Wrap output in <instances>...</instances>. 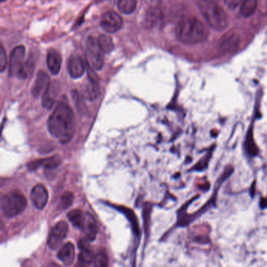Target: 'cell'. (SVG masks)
I'll return each instance as SVG.
<instances>
[{"label":"cell","mask_w":267,"mask_h":267,"mask_svg":"<svg viewBox=\"0 0 267 267\" xmlns=\"http://www.w3.org/2000/svg\"><path fill=\"white\" fill-rule=\"evenodd\" d=\"M48 130L53 137L61 143L72 140L75 133L73 110L65 101H61L48 119Z\"/></svg>","instance_id":"cell-1"},{"label":"cell","mask_w":267,"mask_h":267,"mask_svg":"<svg viewBox=\"0 0 267 267\" xmlns=\"http://www.w3.org/2000/svg\"><path fill=\"white\" fill-rule=\"evenodd\" d=\"M176 35L180 42L187 45L198 44L206 40L209 31L205 24L194 17H184L176 27Z\"/></svg>","instance_id":"cell-2"},{"label":"cell","mask_w":267,"mask_h":267,"mask_svg":"<svg viewBox=\"0 0 267 267\" xmlns=\"http://www.w3.org/2000/svg\"><path fill=\"white\" fill-rule=\"evenodd\" d=\"M201 13L211 28L217 31H223L227 28V14L216 2L205 1L200 5Z\"/></svg>","instance_id":"cell-3"},{"label":"cell","mask_w":267,"mask_h":267,"mask_svg":"<svg viewBox=\"0 0 267 267\" xmlns=\"http://www.w3.org/2000/svg\"><path fill=\"white\" fill-rule=\"evenodd\" d=\"M27 199L18 191H10L1 198V211L4 217L11 219L24 212Z\"/></svg>","instance_id":"cell-4"},{"label":"cell","mask_w":267,"mask_h":267,"mask_svg":"<svg viewBox=\"0 0 267 267\" xmlns=\"http://www.w3.org/2000/svg\"><path fill=\"white\" fill-rule=\"evenodd\" d=\"M68 232V225L66 222L57 223L50 231L48 236L47 245L52 250H57L61 247L64 240L66 238Z\"/></svg>","instance_id":"cell-5"},{"label":"cell","mask_w":267,"mask_h":267,"mask_svg":"<svg viewBox=\"0 0 267 267\" xmlns=\"http://www.w3.org/2000/svg\"><path fill=\"white\" fill-rule=\"evenodd\" d=\"M86 60L89 66L94 68L95 71L102 69L104 66L102 51L100 50L99 46L97 44V40H95L94 38H89L87 42Z\"/></svg>","instance_id":"cell-6"},{"label":"cell","mask_w":267,"mask_h":267,"mask_svg":"<svg viewBox=\"0 0 267 267\" xmlns=\"http://www.w3.org/2000/svg\"><path fill=\"white\" fill-rule=\"evenodd\" d=\"M25 49L23 46H16L12 50L9 57V76H19L24 65Z\"/></svg>","instance_id":"cell-7"},{"label":"cell","mask_w":267,"mask_h":267,"mask_svg":"<svg viewBox=\"0 0 267 267\" xmlns=\"http://www.w3.org/2000/svg\"><path fill=\"white\" fill-rule=\"evenodd\" d=\"M123 18L116 12L108 11L103 15L101 20V26L104 31L108 33H116L121 29Z\"/></svg>","instance_id":"cell-8"},{"label":"cell","mask_w":267,"mask_h":267,"mask_svg":"<svg viewBox=\"0 0 267 267\" xmlns=\"http://www.w3.org/2000/svg\"><path fill=\"white\" fill-rule=\"evenodd\" d=\"M80 229L83 231L85 239L89 242H94L97 238V233H98L97 222L90 212L85 213L84 219H83Z\"/></svg>","instance_id":"cell-9"},{"label":"cell","mask_w":267,"mask_h":267,"mask_svg":"<svg viewBox=\"0 0 267 267\" xmlns=\"http://www.w3.org/2000/svg\"><path fill=\"white\" fill-rule=\"evenodd\" d=\"M48 198V190L44 185L37 184L31 189V200L37 209L41 210L44 209L47 204Z\"/></svg>","instance_id":"cell-10"},{"label":"cell","mask_w":267,"mask_h":267,"mask_svg":"<svg viewBox=\"0 0 267 267\" xmlns=\"http://www.w3.org/2000/svg\"><path fill=\"white\" fill-rule=\"evenodd\" d=\"M68 73L73 79H79L86 71V65L83 59L79 56L74 55L70 57L68 64Z\"/></svg>","instance_id":"cell-11"},{"label":"cell","mask_w":267,"mask_h":267,"mask_svg":"<svg viewBox=\"0 0 267 267\" xmlns=\"http://www.w3.org/2000/svg\"><path fill=\"white\" fill-rule=\"evenodd\" d=\"M90 242L86 239L81 240L79 247L81 253L79 256V264L82 266H89L94 263L95 256L90 246Z\"/></svg>","instance_id":"cell-12"},{"label":"cell","mask_w":267,"mask_h":267,"mask_svg":"<svg viewBox=\"0 0 267 267\" xmlns=\"http://www.w3.org/2000/svg\"><path fill=\"white\" fill-rule=\"evenodd\" d=\"M61 164V158L59 155L52 156V157H46L44 159L35 160L31 161L28 165L29 170H35L37 168H43L48 169H55Z\"/></svg>","instance_id":"cell-13"},{"label":"cell","mask_w":267,"mask_h":267,"mask_svg":"<svg viewBox=\"0 0 267 267\" xmlns=\"http://www.w3.org/2000/svg\"><path fill=\"white\" fill-rule=\"evenodd\" d=\"M75 246L71 242L61 245L57 253V258L65 266L72 265L75 260Z\"/></svg>","instance_id":"cell-14"},{"label":"cell","mask_w":267,"mask_h":267,"mask_svg":"<svg viewBox=\"0 0 267 267\" xmlns=\"http://www.w3.org/2000/svg\"><path fill=\"white\" fill-rule=\"evenodd\" d=\"M59 89L58 84L57 83H50L46 89V91L43 93L42 96V107L47 110L51 109L52 107L55 103L56 98L58 95Z\"/></svg>","instance_id":"cell-15"},{"label":"cell","mask_w":267,"mask_h":267,"mask_svg":"<svg viewBox=\"0 0 267 267\" xmlns=\"http://www.w3.org/2000/svg\"><path fill=\"white\" fill-rule=\"evenodd\" d=\"M62 57L61 53L55 50H49L46 57V64L52 75H56L61 70Z\"/></svg>","instance_id":"cell-16"},{"label":"cell","mask_w":267,"mask_h":267,"mask_svg":"<svg viewBox=\"0 0 267 267\" xmlns=\"http://www.w3.org/2000/svg\"><path fill=\"white\" fill-rule=\"evenodd\" d=\"M50 84V76L46 72L40 71L37 75L35 85H34L33 89L31 91L33 97L35 98L39 97L42 93H44L46 91Z\"/></svg>","instance_id":"cell-17"},{"label":"cell","mask_w":267,"mask_h":267,"mask_svg":"<svg viewBox=\"0 0 267 267\" xmlns=\"http://www.w3.org/2000/svg\"><path fill=\"white\" fill-rule=\"evenodd\" d=\"M100 86L97 81L90 80L89 84L83 89V97L89 101H94L99 96Z\"/></svg>","instance_id":"cell-18"},{"label":"cell","mask_w":267,"mask_h":267,"mask_svg":"<svg viewBox=\"0 0 267 267\" xmlns=\"http://www.w3.org/2000/svg\"><path fill=\"white\" fill-rule=\"evenodd\" d=\"M97 44L99 46L100 50L104 53H109L115 49L114 42L110 37L105 35H100L97 39Z\"/></svg>","instance_id":"cell-19"},{"label":"cell","mask_w":267,"mask_h":267,"mask_svg":"<svg viewBox=\"0 0 267 267\" xmlns=\"http://www.w3.org/2000/svg\"><path fill=\"white\" fill-rule=\"evenodd\" d=\"M136 0H119L118 8L124 14L134 13L136 8Z\"/></svg>","instance_id":"cell-20"},{"label":"cell","mask_w":267,"mask_h":267,"mask_svg":"<svg viewBox=\"0 0 267 267\" xmlns=\"http://www.w3.org/2000/svg\"><path fill=\"white\" fill-rule=\"evenodd\" d=\"M257 0H244L241 8V13L244 17H250L256 11Z\"/></svg>","instance_id":"cell-21"},{"label":"cell","mask_w":267,"mask_h":267,"mask_svg":"<svg viewBox=\"0 0 267 267\" xmlns=\"http://www.w3.org/2000/svg\"><path fill=\"white\" fill-rule=\"evenodd\" d=\"M84 214L82 211L79 209H75L71 211L68 213V218L69 221L72 223L74 227L81 228L82 223H83V219H84Z\"/></svg>","instance_id":"cell-22"},{"label":"cell","mask_w":267,"mask_h":267,"mask_svg":"<svg viewBox=\"0 0 267 267\" xmlns=\"http://www.w3.org/2000/svg\"><path fill=\"white\" fill-rule=\"evenodd\" d=\"M34 72V63L31 61H26L23 65L22 69L20 71L18 77L20 79H26L30 77Z\"/></svg>","instance_id":"cell-23"},{"label":"cell","mask_w":267,"mask_h":267,"mask_svg":"<svg viewBox=\"0 0 267 267\" xmlns=\"http://www.w3.org/2000/svg\"><path fill=\"white\" fill-rule=\"evenodd\" d=\"M74 200V195L72 193L68 192L64 193L62 196H61V199H60V203H59V207L60 209H68V207L71 206L72 204V201Z\"/></svg>","instance_id":"cell-24"},{"label":"cell","mask_w":267,"mask_h":267,"mask_svg":"<svg viewBox=\"0 0 267 267\" xmlns=\"http://www.w3.org/2000/svg\"><path fill=\"white\" fill-rule=\"evenodd\" d=\"M118 209H120L121 212H123L125 215H127L129 220L133 223V228L135 232H139V227H138L137 220L135 218V214L133 211L127 209V208H123V207H118Z\"/></svg>","instance_id":"cell-25"},{"label":"cell","mask_w":267,"mask_h":267,"mask_svg":"<svg viewBox=\"0 0 267 267\" xmlns=\"http://www.w3.org/2000/svg\"><path fill=\"white\" fill-rule=\"evenodd\" d=\"M94 264L96 267H107L108 265V257L105 251H100L96 254Z\"/></svg>","instance_id":"cell-26"},{"label":"cell","mask_w":267,"mask_h":267,"mask_svg":"<svg viewBox=\"0 0 267 267\" xmlns=\"http://www.w3.org/2000/svg\"><path fill=\"white\" fill-rule=\"evenodd\" d=\"M6 66H7V57H6V50L2 45L0 48V71L1 72L5 71Z\"/></svg>","instance_id":"cell-27"},{"label":"cell","mask_w":267,"mask_h":267,"mask_svg":"<svg viewBox=\"0 0 267 267\" xmlns=\"http://www.w3.org/2000/svg\"><path fill=\"white\" fill-rule=\"evenodd\" d=\"M241 2H242V0H225L226 5L229 9H236Z\"/></svg>","instance_id":"cell-28"},{"label":"cell","mask_w":267,"mask_h":267,"mask_svg":"<svg viewBox=\"0 0 267 267\" xmlns=\"http://www.w3.org/2000/svg\"><path fill=\"white\" fill-rule=\"evenodd\" d=\"M205 1H209V2H218V1H220V0H205Z\"/></svg>","instance_id":"cell-29"}]
</instances>
